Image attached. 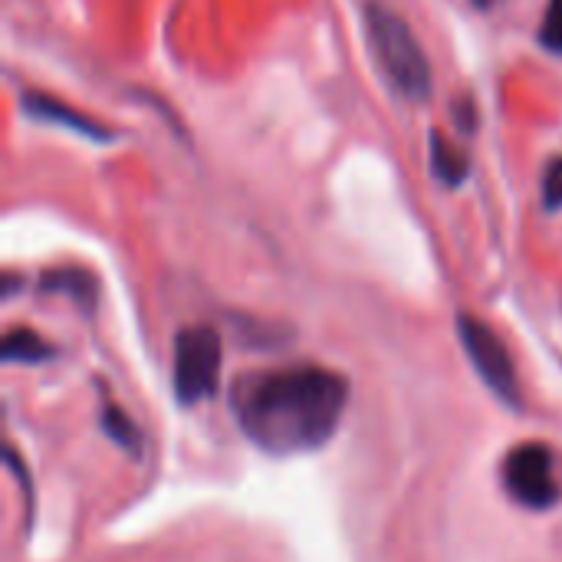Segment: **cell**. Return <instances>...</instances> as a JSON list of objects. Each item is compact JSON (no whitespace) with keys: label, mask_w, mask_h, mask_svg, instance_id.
Returning a JSON list of instances; mask_svg holds the SVG:
<instances>
[{"label":"cell","mask_w":562,"mask_h":562,"mask_svg":"<svg viewBox=\"0 0 562 562\" xmlns=\"http://www.w3.org/2000/svg\"><path fill=\"white\" fill-rule=\"evenodd\" d=\"M40 290H43V293H66V296H72L79 306H86V310H89V306L95 303V296H99L95 277L86 273V270H49V273H43Z\"/></svg>","instance_id":"8"},{"label":"cell","mask_w":562,"mask_h":562,"mask_svg":"<svg viewBox=\"0 0 562 562\" xmlns=\"http://www.w3.org/2000/svg\"><path fill=\"white\" fill-rule=\"evenodd\" d=\"M102 428H105V435L122 448V451H128V454H142V435H138V428H135V422L125 415V412H119L115 405H105L102 408Z\"/></svg>","instance_id":"10"},{"label":"cell","mask_w":562,"mask_h":562,"mask_svg":"<svg viewBox=\"0 0 562 562\" xmlns=\"http://www.w3.org/2000/svg\"><path fill=\"white\" fill-rule=\"evenodd\" d=\"M543 204L550 211L562 207V158H553L543 171Z\"/></svg>","instance_id":"12"},{"label":"cell","mask_w":562,"mask_h":562,"mask_svg":"<svg viewBox=\"0 0 562 562\" xmlns=\"http://www.w3.org/2000/svg\"><path fill=\"white\" fill-rule=\"evenodd\" d=\"M20 109H23L30 119H36V122H46V125H53V128H66V132L82 135V138H89V142H99V145L115 138V132H112L109 125H102L99 119H92V115L72 109L69 102H63V99H56V95H46V92H23V95H20Z\"/></svg>","instance_id":"6"},{"label":"cell","mask_w":562,"mask_h":562,"mask_svg":"<svg viewBox=\"0 0 562 562\" xmlns=\"http://www.w3.org/2000/svg\"><path fill=\"white\" fill-rule=\"evenodd\" d=\"M471 3H474L477 10H491V7H494V3H501V0H471Z\"/></svg>","instance_id":"14"},{"label":"cell","mask_w":562,"mask_h":562,"mask_svg":"<svg viewBox=\"0 0 562 562\" xmlns=\"http://www.w3.org/2000/svg\"><path fill=\"white\" fill-rule=\"evenodd\" d=\"M3 359L7 362H23V366H36V362L53 359V346L40 333H33L26 326H13L3 336Z\"/></svg>","instance_id":"9"},{"label":"cell","mask_w":562,"mask_h":562,"mask_svg":"<svg viewBox=\"0 0 562 562\" xmlns=\"http://www.w3.org/2000/svg\"><path fill=\"white\" fill-rule=\"evenodd\" d=\"M454 122H458L461 132H474V128H477V109H474L471 99H461V102L454 105Z\"/></svg>","instance_id":"13"},{"label":"cell","mask_w":562,"mask_h":562,"mask_svg":"<svg viewBox=\"0 0 562 562\" xmlns=\"http://www.w3.org/2000/svg\"><path fill=\"white\" fill-rule=\"evenodd\" d=\"M231 405L240 431L260 451L306 454L336 435L349 405V382L323 366H283L244 375Z\"/></svg>","instance_id":"1"},{"label":"cell","mask_w":562,"mask_h":562,"mask_svg":"<svg viewBox=\"0 0 562 562\" xmlns=\"http://www.w3.org/2000/svg\"><path fill=\"white\" fill-rule=\"evenodd\" d=\"M221 366H224V346L217 329L211 326L181 329L175 339V366H171L175 398L181 405H198L211 398L217 392Z\"/></svg>","instance_id":"4"},{"label":"cell","mask_w":562,"mask_h":562,"mask_svg":"<svg viewBox=\"0 0 562 562\" xmlns=\"http://www.w3.org/2000/svg\"><path fill=\"white\" fill-rule=\"evenodd\" d=\"M428 158H431V175H435L441 184H448V188L464 184V178L471 175L468 155H464L454 142H448L441 132H431V135H428Z\"/></svg>","instance_id":"7"},{"label":"cell","mask_w":562,"mask_h":562,"mask_svg":"<svg viewBox=\"0 0 562 562\" xmlns=\"http://www.w3.org/2000/svg\"><path fill=\"white\" fill-rule=\"evenodd\" d=\"M540 46L547 53L562 56V0H547L543 20H540Z\"/></svg>","instance_id":"11"},{"label":"cell","mask_w":562,"mask_h":562,"mask_svg":"<svg viewBox=\"0 0 562 562\" xmlns=\"http://www.w3.org/2000/svg\"><path fill=\"white\" fill-rule=\"evenodd\" d=\"M366 36L372 43V56L389 79V86L408 102H428L431 95V63L405 16L389 10L385 3H366Z\"/></svg>","instance_id":"2"},{"label":"cell","mask_w":562,"mask_h":562,"mask_svg":"<svg viewBox=\"0 0 562 562\" xmlns=\"http://www.w3.org/2000/svg\"><path fill=\"white\" fill-rule=\"evenodd\" d=\"M504 491L524 510L543 514L553 510L562 497V481L557 474V451L543 441H524L507 451L501 464Z\"/></svg>","instance_id":"3"},{"label":"cell","mask_w":562,"mask_h":562,"mask_svg":"<svg viewBox=\"0 0 562 562\" xmlns=\"http://www.w3.org/2000/svg\"><path fill=\"white\" fill-rule=\"evenodd\" d=\"M458 336L468 352V362L481 375V382L510 408H520V382H517V366L504 346V339L477 316L461 313L458 316Z\"/></svg>","instance_id":"5"}]
</instances>
